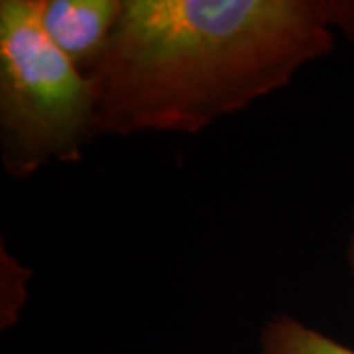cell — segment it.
Wrapping results in <instances>:
<instances>
[{"label":"cell","mask_w":354,"mask_h":354,"mask_svg":"<svg viewBox=\"0 0 354 354\" xmlns=\"http://www.w3.org/2000/svg\"><path fill=\"white\" fill-rule=\"evenodd\" d=\"M99 136L93 77L46 36L38 0L0 2V162L16 181L79 164Z\"/></svg>","instance_id":"2"},{"label":"cell","mask_w":354,"mask_h":354,"mask_svg":"<svg viewBox=\"0 0 354 354\" xmlns=\"http://www.w3.org/2000/svg\"><path fill=\"white\" fill-rule=\"evenodd\" d=\"M346 266H348V274L354 281V215L351 232H348V241H346Z\"/></svg>","instance_id":"7"},{"label":"cell","mask_w":354,"mask_h":354,"mask_svg":"<svg viewBox=\"0 0 354 354\" xmlns=\"http://www.w3.org/2000/svg\"><path fill=\"white\" fill-rule=\"evenodd\" d=\"M323 0H124L91 73L99 136L199 134L335 50Z\"/></svg>","instance_id":"1"},{"label":"cell","mask_w":354,"mask_h":354,"mask_svg":"<svg viewBox=\"0 0 354 354\" xmlns=\"http://www.w3.org/2000/svg\"><path fill=\"white\" fill-rule=\"evenodd\" d=\"M258 354H354V348L295 315L278 313L260 329Z\"/></svg>","instance_id":"4"},{"label":"cell","mask_w":354,"mask_h":354,"mask_svg":"<svg viewBox=\"0 0 354 354\" xmlns=\"http://www.w3.org/2000/svg\"><path fill=\"white\" fill-rule=\"evenodd\" d=\"M122 10L124 0H38L46 36L87 75L109 50Z\"/></svg>","instance_id":"3"},{"label":"cell","mask_w":354,"mask_h":354,"mask_svg":"<svg viewBox=\"0 0 354 354\" xmlns=\"http://www.w3.org/2000/svg\"><path fill=\"white\" fill-rule=\"evenodd\" d=\"M0 327L2 330L12 329L22 315L28 299L30 272L18 258L6 252V246L0 248Z\"/></svg>","instance_id":"5"},{"label":"cell","mask_w":354,"mask_h":354,"mask_svg":"<svg viewBox=\"0 0 354 354\" xmlns=\"http://www.w3.org/2000/svg\"><path fill=\"white\" fill-rule=\"evenodd\" d=\"M327 24L354 44V0H323Z\"/></svg>","instance_id":"6"}]
</instances>
